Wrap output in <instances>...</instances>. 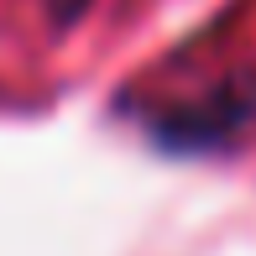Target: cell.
<instances>
[{
    "mask_svg": "<svg viewBox=\"0 0 256 256\" xmlns=\"http://www.w3.org/2000/svg\"><path fill=\"white\" fill-rule=\"evenodd\" d=\"M37 6H42V16H48V26L68 32L74 21H84V10L94 6V0H37Z\"/></svg>",
    "mask_w": 256,
    "mask_h": 256,
    "instance_id": "cell-1",
    "label": "cell"
}]
</instances>
